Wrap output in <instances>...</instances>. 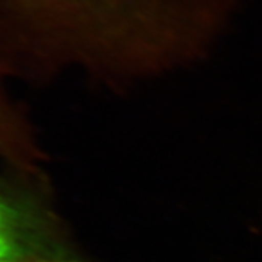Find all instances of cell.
I'll return each instance as SVG.
<instances>
[{"instance_id": "cell-1", "label": "cell", "mask_w": 262, "mask_h": 262, "mask_svg": "<svg viewBox=\"0 0 262 262\" xmlns=\"http://www.w3.org/2000/svg\"><path fill=\"white\" fill-rule=\"evenodd\" d=\"M159 0H0L16 16L64 43H77L117 30Z\"/></svg>"}, {"instance_id": "cell-2", "label": "cell", "mask_w": 262, "mask_h": 262, "mask_svg": "<svg viewBox=\"0 0 262 262\" xmlns=\"http://www.w3.org/2000/svg\"><path fill=\"white\" fill-rule=\"evenodd\" d=\"M0 262H79L66 254L36 252L24 237L17 214L0 199Z\"/></svg>"}]
</instances>
